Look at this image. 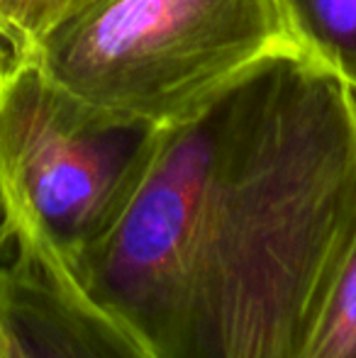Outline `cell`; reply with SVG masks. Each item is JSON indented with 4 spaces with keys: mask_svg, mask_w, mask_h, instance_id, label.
<instances>
[{
    "mask_svg": "<svg viewBox=\"0 0 356 358\" xmlns=\"http://www.w3.org/2000/svg\"><path fill=\"white\" fill-rule=\"evenodd\" d=\"M356 249V93L305 52L159 127L69 259L157 358H295Z\"/></svg>",
    "mask_w": 356,
    "mask_h": 358,
    "instance_id": "obj_1",
    "label": "cell"
},
{
    "mask_svg": "<svg viewBox=\"0 0 356 358\" xmlns=\"http://www.w3.org/2000/svg\"><path fill=\"white\" fill-rule=\"evenodd\" d=\"M288 52L303 49L278 0H78L20 57L71 98L159 129Z\"/></svg>",
    "mask_w": 356,
    "mask_h": 358,
    "instance_id": "obj_2",
    "label": "cell"
},
{
    "mask_svg": "<svg viewBox=\"0 0 356 358\" xmlns=\"http://www.w3.org/2000/svg\"><path fill=\"white\" fill-rule=\"evenodd\" d=\"M157 127L100 113L0 44V205L10 234L73 259L105 224Z\"/></svg>",
    "mask_w": 356,
    "mask_h": 358,
    "instance_id": "obj_3",
    "label": "cell"
},
{
    "mask_svg": "<svg viewBox=\"0 0 356 358\" xmlns=\"http://www.w3.org/2000/svg\"><path fill=\"white\" fill-rule=\"evenodd\" d=\"M0 264V336L13 358H157L147 341L93 300L49 241L15 236Z\"/></svg>",
    "mask_w": 356,
    "mask_h": 358,
    "instance_id": "obj_4",
    "label": "cell"
},
{
    "mask_svg": "<svg viewBox=\"0 0 356 358\" xmlns=\"http://www.w3.org/2000/svg\"><path fill=\"white\" fill-rule=\"evenodd\" d=\"M298 47L356 93V0H278Z\"/></svg>",
    "mask_w": 356,
    "mask_h": 358,
    "instance_id": "obj_5",
    "label": "cell"
},
{
    "mask_svg": "<svg viewBox=\"0 0 356 358\" xmlns=\"http://www.w3.org/2000/svg\"><path fill=\"white\" fill-rule=\"evenodd\" d=\"M295 358H356V249Z\"/></svg>",
    "mask_w": 356,
    "mask_h": 358,
    "instance_id": "obj_6",
    "label": "cell"
},
{
    "mask_svg": "<svg viewBox=\"0 0 356 358\" xmlns=\"http://www.w3.org/2000/svg\"><path fill=\"white\" fill-rule=\"evenodd\" d=\"M32 0H0V44L13 54H24Z\"/></svg>",
    "mask_w": 356,
    "mask_h": 358,
    "instance_id": "obj_7",
    "label": "cell"
},
{
    "mask_svg": "<svg viewBox=\"0 0 356 358\" xmlns=\"http://www.w3.org/2000/svg\"><path fill=\"white\" fill-rule=\"evenodd\" d=\"M78 0H32V10H29V32H27V49L24 54L32 49V44L37 42V37L54 22L62 17L66 10H71Z\"/></svg>",
    "mask_w": 356,
    "mask_h": 358,
    "instance_id": "obj_8",
    "label": "cell"
},
{
    "mask_svg": "<svg viewBox=\"0 0 356 358\" xmlns=\"http://www.w3.org/2000/svg\"><path fill=\"white\" fill-rule=\"evenodd\" d=\"M13 244V234H10V227H8V220H5V213H3V205H0V256L8 246Z\"/></svg>",
    "mask_w": 356,
    "mask_h": 358,
    "instance_id": "obj_9",
    "label": "cell"
},
{
    "mask_svg": "<svg viewBox=\"0 0 356 358\" xmlns=\"http://www.w3.org/2000/svg\"><path fill=\"white\" fill-rule=\"evenodd\" d=\"M0 358H13V354H10L8 344H5V339L0 336Z\"/></svg>",
    "mask_w": 356,
    "mask_h": 358,
    "instance_id": "obj_10",
    "label": "cell"
}]
</instances>
